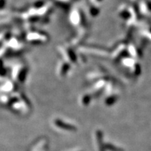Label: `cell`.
Returning <instances> with one entry per match:
<instances>
[{
  "label": "cell",
  "mask_w": 151,
  "mask_h": 151,
  "mask_svg": "<svg viewBox=\"0 0 151 151\" xmlns=\"http://www.w3.org/2000/svg\"><path fill=\"white\" fill-rule=\"evenodd\" d=\"M97 139H98V144H99L100 151H104L105 150V146L103 144V139H102V133L101 132H97Z\"/></svg>",
  "instance_id": "1"
},
{
  "label": "cell",
  "mask_w": 151,
  "mask_h": 151,
  "mask_svg": "<svg viewBox=\"0 0 151 151\" xmlns=\"http://www.w3.org/2000/svg\"><path fill=\"white\" fill-rule=\"evenodd\" d=\"M106 147L108 150L111 151H122V149L119 148L117 147H115V146H114L113 145H111V144H106Z\"/></svg>",
  "instance_id": "2"
}]
</instances>
